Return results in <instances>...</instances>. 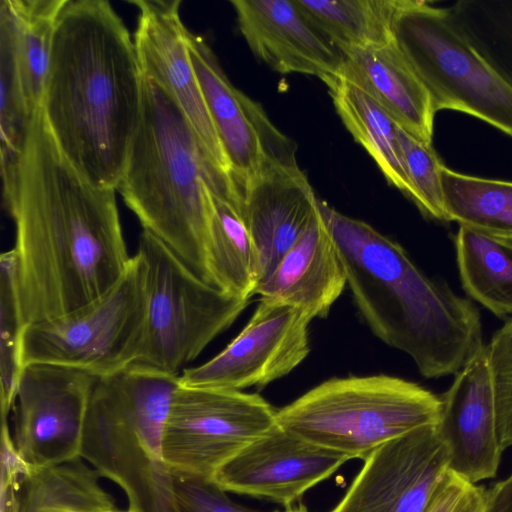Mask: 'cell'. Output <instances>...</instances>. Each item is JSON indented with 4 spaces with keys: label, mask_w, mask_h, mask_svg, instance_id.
Returning <instances> with one entry per match:
<instances>
[{
    "label": "cell",
    "mask_w": 512,
    "mask_h": 512,
    "mask_svg": "<svg viewBox=\"0 0 512 512\" xmlns=\"http://www.w3.org/2000/svg\"><path fill=\"white\" fill-rule=\"evenodd\" d=\"M3 203L15 225L18 295L26 325L75 313L105 295L131 257L116 190L88 182L36 110Z\"/></svg>",
    "instance_id": "cell-1"
},
{
    "label": "cell",
    "mask_w": 512,
    "mask_h": 512,
    "mask_svg": "<svg viewBox=\"0 0 512 512\" xmlns=\"http://www.w3.org/2000/svg\"><path fill=\"white\" fill-rule=\"evenodd\" d=\"M142 101L143 74L122 18L107 0H68L40 110L61 154L91 184L117 190Z\"/></svg>",
    "instance_id": "cell-2"
},
{
    "label": "cell",
    "mask_w": 512,
    "mask_h": 512,
    "mask_svg": "<svg viewBox=\"0 0 512 512\" xmlns=\"http://www.w3.org/2000/svg\"><path fill=\"white\" fill-rule=\"evenodd\" d=\"M319 209L373 334L409 355L426 378L460 371L484 346L476 306L429 278L399 243L371 225L321 200Z\"/></svg>",
    "instance_id": "cell-3"
},
{
    "label": "cell",
    "mask_w": 512,
    "mask_h": 512,
    "mask_svg": "<svg viewBox=\"0 0 512 512\" xmlns=\"http://www.w3.org/2000/svg\"><path fill=\"white\" fill-rule=\"evenodd\" d=\"M213 189L210 171L182 110L168 91L143 75L140 123L116 191L143 230L160 239L208 283Z\"/></svg>",
    "instance_id": "cell-4"
},
{
    "label": "cell",
    "mask_w": 512,
    "mask_h": 512,
    "mask_svg": "<svg viewBox=\"0 0 512 512\" xmlns=\"http://www.w3.org/2000/svg\"><path fill=\"white\" fill-rule=\"evenodd\" d=\"M179 376L132 365L99 377L91 393L80 457L125 492L131 512H174L163 434Z\"/></svg>",
    "instance_id": "cell-5"
},
{
    "label": "cell",
    "mask_w": 512,
    "mask_h": 512,
    "mask_svg": "<svg viewBox=\"0 0 512 512\" xmlns=\"http://www.w3.org/2000/svg\"><path fill=\"white\" fill-rule=\"evenodd\" d=\"M440 395L390 375L331 378L277 410L285 431L317 446L365 460L384 444L437 426Z\"/></svg>",
    "instance_id": "cell-6"
},
{
    "label": "cell",
    "mask_w": 512,
    "mask_h": 512,
    "mask_svg": "<svg viewBox=\"0 0 512 512\" xmlns=\"http://www.w3.org/2000/svg\"><path fill=\"white\" fill-rule=\"evenodd\" d=\"M391 32L435 112H462L512 137V85L476 48L451 7L398 0Z\"/></svg>",
    "instance_id": "cell-7"
},
{
    "label": "cell",
    "mask_w": 512,
    "mask_h": 512,
    "mask_svg": "<svg viewBox=\"0 0 512 512\" xmlns=\"http://www.w3.org/2000/svg\"><path fill=\"white\" fill-rule=\"evenodd\" d=\"M137 252L147 269L148 312L134 365L180 376L183 367L228 329L250 300L227 294L199 277L146 230L139 236Z\"/></svg>",
    "instance_id": "cell-8"
},
{
    "label": "cell",
    "mask_w": 512,
    "mask_h": 512,
    "mask_svg": "<svg viewBox=\"0 0 512 512\" xmlns=\"http://www.w3.org/2000/svg\"><path fill=\"white\" fill-rule=\"evenodd\" d=\"M147 312V269L137 252L119 281L97 301L64 317L27 325L24 363L65 365L97 377L118 373L140 355Z\"/></svg>",
    "instance_id": "cell-9"
},
{
    "label": "cell",
    "mask_w": 512,
    "mask_h": 512,
    "mask_svg": "<svg viewBox=\"0 0 512 512\" xmlns=\"http://www.w3.org/2000/svg\"><path fill=\"white\" fill-rule=\"evenodd\" d=\"M275 410L258 394L178 383L163 434L171 474L211 479L248 444L277 425Z\"/></svg>",
    "instance_id": "cell-10"
},
{
    "label": "cell",
    "mask_w": 512,
    "mask_h": 512,
    "mask_svg": "<svg viewBox=\"0 0 512 512\" xmlns=\"http://www.w3.org/2000/svg\"><path fill=\"white\" fill-rule=\"evenodd\" d=\"M98 378L59 364L24 366L12 409L14 441L32 472L80 457L85 414Z\"/></svg>",
    "instance_id": "cell-11"
},
{
    "label": "cell",
    "mask_w": 512,
    "mask_h": 512,
    "mask_svg": "<svg viewBox=\"0 0 512 512\" xmlns=\"http://www.w3.org/2000/svg\"><path fill=\"white\" fill-rule=\"evenodd\" d=\"M137 7L134 44L144 76L159 83L176 101L195 135L210 171L213 193L231 194L234 183L210 118L188 50L180 0H132Z\"/></svg>",
    "instance_id": "cell-12"
},
{
    "label": "cell",
    "mask_w": 512,
    "mask_h": 512,
    "mask_svg": "<svg viewBox=\"0 0 512 512\" xmlns=\"http://www.w3.org/2000/svg\"><path fill=\"white\" fill-rule=\"evenodd\" d=\"M310 321L297 308L260 299L240 333L209 361L185 368L179 382L238 391L263 388L289 374L308 356Z\"/></svg>",
    "instance_id": "cell-13"
},
{
    "label": "cell",
    "mask_w": 512,
    "mask_h": 512,
    "mask_svg": "<svg viewBox=\"0 0 512 512\" xmlns=\"http://www.w3.org/2000/svg\"><path fill=\"white\" fill-rule=\"evenodd\" d=\"M437 426L390 441L365 460L330 512H426L450 469Z\"/></svg>",
    "instance_id": "cell-14"
},
{
    "label": "cell",
    "mask_w": 512,
    "mask_h": 512,
    "mask_svg": "<svg viewBox=\"0 0 512 512\" xmlns=\"http://www.w3.org/2000/svg\"><path fill=\"white\" fill-rule=\"evenodd\" d=\"M349 458L307 442L278 424L223 464L212 481L226 492L292 507Z\"/></svg>",
    "instance_id": "cell-15"
},
{
    "label": "cell",
    "mask_w": 512,
    "mask_h": 512,
    "mask_svg": "<svg viewBox=\"0 0 512 512\" xmlns=\"http://www.w3.org/2000/svg\"><path fill=\"white\" fill-rule=\"evenodd\" d=\"M238 193L260 284L305 232L319 211V199L296 159L264 158L258 173Z\"/></svg>",
    "instance_id": "cell-16"
},
{
    "label": "cell",
    "mask_w": 512,
    "mask_h": 512,
    "mask_svg": "<svg viewBox=\"0 0 512 512\" xmlns=\"http://www.w3.org/2000/svg\"><path fill=\"white\" fill-rule=\"evenodd\" d=\"M438 432L450 456L449 469L477 484L495 477L502 452L486 345L455 374L440 395Z\"/></svg>",
    "instance_id": "cell-17"
},
{
    "label": "cell",
    "mask_w": 512,
    "mask_h": 512,
    "mask_svg": "<svg viewBox=\"0 0 512 512\" xmlns=\"http://www.w3.org/2000/svg\"><path fill=\"white\" fill-rule=\"evenodd\" d=\"M250 50L273 70L320 78L338 76L342 54L306 19L294 0H232Z\"/></svg>",
    "instance_id": "cell-18"
},
{
    "label": "cell",
    "mask_w": 512,
    "mask_h": 512,
    "mask_svg": "<svg viewBox=\"0 0 512 512\" xmlns=\"http://www.w3.org/2000/svg\"><path fill=\"white\" fill-rule=\"evenodd\" d=\"M346 284L337 245L319 209L255 294L297 308L312 320L327 317Z\"/></svg>",
    "instance_id": "cell-19"
},
{
    "label": "cell",
    "mask_w": 512,
    "mask_h": 512,
    "mask_svg": "<svg viewBox=\"0 0 512 512\" xmlns=\"http://www.w3.org/2000/svg\"><path fill=\"white\" fill-rule=\"evenodd\" d=\"M340 77L371 96L417 140L432 145L435 110L431 97L392 41L341 51Z\"/></svg>",
    "instance_id": "cell-20"
},
{
    "label": "cell",
    "mask_w": 512,
    "mask_h": 512,
    "mask_svg": "<svg viewBox=\"0 0 512 512\" xmlns=\"http://www.w3.org/2000/svg\"><path fill=\"white\" fill-rule=\"evenodd\" d=\"M188 50L236 189L260 170L263 151L248 96L232 85L206 41L188 32Z\"/></svg>",
    "instance_id": "cell-21"
},
{
    "label": "cell",
    "mask_w": 512,
    "mask_h": 512,
    "mask_svg": "<svg viewBox=\"0 0 512 512\" xmlns=\"http://www.w3.org/2000/svg\"><path fill=\"white\" fill-rule=\"evenodd\" d=\"M326 85L337 114L354 140L365 148L386 180L414 201L415 192L407 174L397 123L354 84L335 77Z\"/></svg>",
    "instance_id": "cell-22"
},
{
    "label": "cell",
    "mask_w": 512,
    "mask_h": 512,
    "mask_svg": "<svg viewBox=\"0 0 512 512\" xmlns=\"http://www.w3.org/2000/svg\"><path fill=\"white\" fill-rule=\"evenodd\" d=\"M67 1L0 2V21L8 27L18 74L34 110L41 104L58 19Z\"/></svg>",
    "instance_id": "cell-23"
},
{
    "label": "cell",
    "mask_w": 512,
    "mask_h": 512,
    "mask_svg": "<svg viewBox=\"0 0 512 512\" xmlns=\"http://www.w3.org/2000/svg\"><path fill=\"white\" fill-rule=\"evenodd\" d=\"M212 213L207 267L212 285L232 296L250 300L259 284L254 245L241 210V200L211 193Z\"/></svg>",
    "instance_id": "cell-24"
},
{
    "label": "cell",
    "mask_w": 512,
    "mask_h": 512,
    "mask_svg": "<svg viewBox=\"0 0 512 512\" xmlns=\"http://www.w3.org/2000/svg\"><path fill=\"white\" fill-rule=\"evenodd\" d=\"M454 245L466 293L497 317L512 315V240L459 226Z\"/></svg>",
    "instance_id": "cell-25"
},
{
    "label": "cell",
    "mask_w": 512,
    "mask_h": 512,
    "mask_svg": "<svg viewBox=\"0 0 512 512\" xmlns=\"http://www.w3.org/2000/svg\"><path fill=\"white\" fill-rule=\"evenodd\" d=\"M310 24L340 52L392 41L398 0H294Z\"/></svg>",
    "instance_id": "cell-26"
},
{
    "label": "cell",
    "mask_w": 512,
    "mask_h": 512,
    "mask_svg": "<svg viewBox=\"0 0 512 512\" xmlns=\"http://www.w3.org/2000/svg\"><path fill=\"white\" fill-rule=\"evenodd\" d=\"M447 222L512 240V181L481 178L441 168Z\"/></svg>",
    "instance_id": "cell-27"
},
{
    "label": "cell",
    "mask_w": 512,
    "mask_h": 512,
    "mask_svg": "<svg viewBox=\"0 0 512 512\" xmlns=\"http://www.w3.org/2000/svg\"><path fill=\"white\" fill-rule=\"evenodd\" d=\"M36 110L25 95L8 27L0 21V155L3 188L13 179Z\"/></svg>",
    "instance_id": "cell-28"
},
{
    "label": "cell",
    "mask_w": 512,
    "mask_h": 512,
    "mask_svg": "<svg viewBox=\"0 0 512 512\" xmlns=\"http://www.w3.org/2000/svg\"><path fill=\"white\" fill-rule=\"evenodd\" d=\"M16 253L12 249L0 256V402L1 417L13 409L16 390L25 363L23 336L27 327L18 295Z\"/></svg>",
    "instance_id": "cell-29"
},
{
    "label": "cell",
    "mask_w": 512,
    "mask_h": 512,
    "mask_svg": "<svg viewBox=\"0 0 512 512\" xmlns=\"http://www.w3.org/2000/svg\"><path fill=\"white\" fill-rule=\"evenodd\" d=\"M451 9L480 53L512 85V2L464 0Z\"/></svg>",
    "instance_id": "cell-30"
},
{
    "label": "cell",
    "mask_w": 512,
    "mask_h": 512,
    "mask_svg": "<svg viewBox=\"0 0 512 512\" xmlns=\"http://www.w3.org/2000/svg\"><path fill=\"white\" fill-rule=\"evenodd\" d=\"M398 136L407 174L415 192L413 202L424 216L447 222L441 184L444 164L432 145L417 140L401 127L398 128Z\"/></svg>",
    "instance_id": "cell-31"
},
{
    "label": "cell",
    "mask_w": 512,
    "mask_h": 512,
    "mask_svg": "<svg viewBox=\"0 0 512 512\" xmlns=\"http://www.w3.org/2000/svg\"><path fill=\"white\" fill-rule=\"evenodd\" d=\"M498 434L503 450L512 446V317L486 345Z\"/></svg>",
    "instance_id": "cell-32"
},
{
    "label": "cell",
    "mask_w": 512,
    "mask_h": 512,
    "mask_svg": "<svg viewBox=\"0 0 512 512\" xmlns=\"http://www.w3.org/2000/svg\"><path fill=\"white\" fill-rule=\"evenodd\" d=\"M172 479L174 512H259L232 501L211 479L181 474Z\"/></svg>",
    "instance_id": "cell-33"
},
{
    "label": "cell",
    "mask_w": 512,
    "mask_h": 512,
    "mask_svg": "<svg viewBox=\"0 0 512 512\" xmlns=\"http://www.w3.org/2000/svg\"><path fill=\"white\" fill-rule=\"evenodd\" d=\"M486 489L449 472L426 512H485Z\"/></svg>",
    "instance_id": "cell-34"
},
{
    "label": "cell",
    "mask_w": 512,
    "mask_h": 512,
    "mask_svg": "<svg viewBox=\"0 0 512 512\" xmlns=\"http://www.w3.org/2000/svg\"><path fill=\"white\" fill-rule=\"evenodd\" d=\"M1 477L0 485L19 487L32 473V469L20 455L11 437L7 418L1 417Z\"/></svg>",
    "instance_id": "cell-35"
},
{
    "label": "cell",
    "mask_w": 512,
    "mask_h": 512,
    "mask_svg": "<svg viewBox=\"0 0 512 512\" xmlns=\"http://www.w3.org/2000/svg\"><path fill=\"white\" fill-rule=\"evenodd\" d=\"M485 512H512V473L486 490Z\"/></svg>",
    "instance_id": "cell-36"
},
{
    "label": "cell",
    "mask_w": 512,
    "mask_h": 512,
    "mask_svg": "<svg viewBox=\"0 0 512 512\" xmlns=\"http://www.w3.org/2000/svg\"><path fill=\"white\" fill-rule=\"evenodd\" d=\"M285 512H307L306 508L304 506H299L297 508H286Z\"/></svg>",
    "instance_id": "cell-37"
},
{
    "label": "cell",
    "mask_w": 512,
    "mask_h": 512,
    "mask_svg": "<svg viewBox=\"0 0 512 512\" xmlns=\"http://www.w3.org/2000/svg\"><path fill=\"white\" fill-rule=\"evenodd\" d=\"M109 512H131V511H129V510H127V511H121V510L117 509V510L109 511Z\"/></svg>",
    "instance_id": "cell-38"
}]
</instances>
